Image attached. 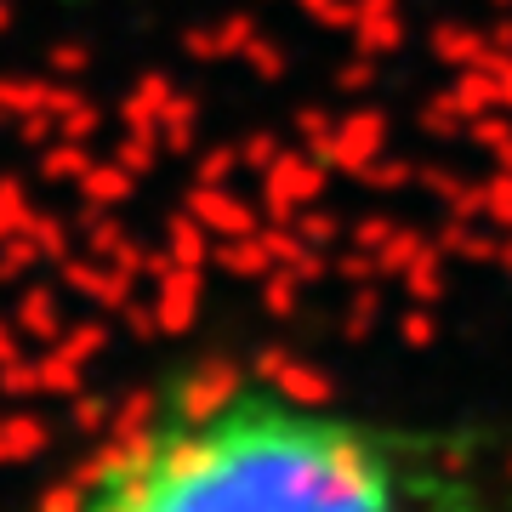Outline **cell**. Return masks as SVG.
Instances as JSON below:
<instances>
[{"mask_svg": "<svg viewBox=\"0 0 512 512\" xmlns=\"http://www.w3.org/2000/svg\"><path fill=\"white\" fill-rule=\"evenodd\" d=\"M35 512H512V421L205 365L148 393Z\"/></svg>", "mask_w": 512, "mask_h": 512, "instance_id": "1", "label": "cell"}]
</instances>
